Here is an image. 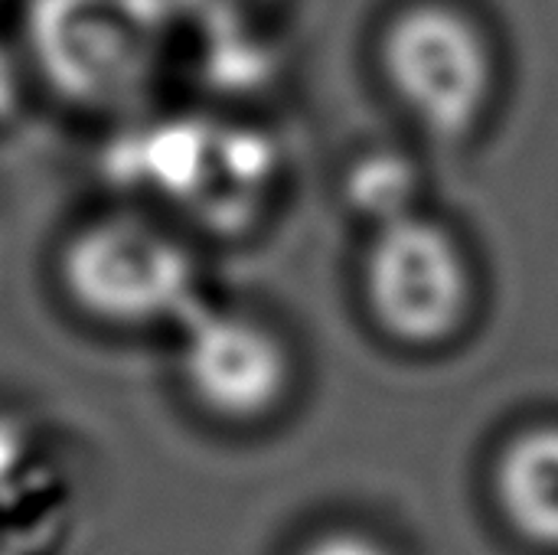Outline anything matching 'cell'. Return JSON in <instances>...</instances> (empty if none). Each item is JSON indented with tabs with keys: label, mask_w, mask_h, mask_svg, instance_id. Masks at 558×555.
I'll return each mask as SVG.
<instances>
[{
	"label": "cell",
	"mask_w": 558,
	"mask_h": 555,
	"mask_svg": "<svg viewBox=\"0 0 558 555\" xmlns=\"http://www.w3.org/2000/svg\"><path fill=\"white\" fill-rule=\"evenodd\" d=\"M360 294L389 343L441 350L474 317L477 268L458 232L415 209L373 229L360 265Z\"/></svg>",
	"instance_id": "cell-1"
},
{
	"label": "cell",
	"mask_w": 558,
	"mask_h": 555,
	"mask_svg": "<svg viewBox=\"0 0 558 555\" xmlns=\"http://www.w3.org/2000/svg\"><path fill=\"white\" fill-rule=\"evenodd\" d=\"M59 285L85 317L108 327H154L196 311L193 252L131 213L82 222L59 252Z\"/></svg>",
	"instance_id": "cell-2"
},
{
	"label": "cell",
	"mask_w": 558,
	"mask_h": 555,
	"mask_svg": "<svg viewBox=\"0 0 558 555\" xmlns=\"http://www.w3.org/2000/svg\"><path fill=\"white\" fill-rule=\"evenodd\" d=\"M379 62L396 101L428 137L474 134L494 101V49L471 16L448 3L402 10L383 36Z\"/></svg>",
	"instance_id": "cell-3"
},
{
	"label": "cell",
	"mask_w": 558,
	"mask_h": 555,
	"mask_svg": "<svg viewBox=\"0 0 558 555\" xmlns=\"http://www.w3.org/2000/svg\"><path fill=\"white\" fill-rule=\"evenodd\" d=\"M29 49L59 95L108 108L124 101L150 69V7L144 0H33Z\"/></svg>",
	"instance_id": "cell-4"
},
{
	"label": "cell",
	"mask_w": 558,
	"mask_h": 555,
	"mask_svg": "<svg viewBox=\"0 0 558 555\" xmlns=\"http://www.w3.org/2000/svg\"><path fill=\"white\" fill-rule=\"evenodd\" d=\"M186 396L222 425H262L294 386V353L278 327L248 311H193L180 347Z\"/></svg>",
	"instance_id": "cell-5"
},
{
	"label": "cell",
	"mask_w": 558,
	"mask_h": 555,
	"mask_svg": "<svg viewBox=\"0 0 558 555\" xmlns=\"http://www.w3.org/2000/svg\"><path fill=\"white\" fill-rule=\"evenodd\" d=\"M490 500L513 536L558 553V422H533L504 438L490 461Z\"/></svg>",
	"instance_id": "cell-6"
},
{
	"label": "cell",
	"mask_w": 558,
	"mask_h": 555,
	"mask_svg": "<svg viewBox=\"0 0 558 555\" xmlns=\"http://www.w3.org/2000/svg\"><path fill=\"white\" fill-rule=\"evenodd\" d=\"M415 177L399 157H369L350 177V200L376 226L415 213Z\"/></svg>",
	"instance_id": "cell-7"
}]
</instances>
